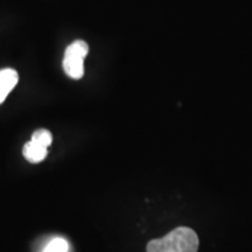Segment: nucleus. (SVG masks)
<instances>
[{
    "label": "nucleus",
    "instance_id": "nucleus-5",
    "mask_svg": "<svg viewBox=\"0 0 252 252\" xmlns=\"http://www.w3.org/2000/svg\"><path fill=\"white\" fill-rule=\"evenodd\" d=\"M33 141H36L43 146L49 147V145L52 144L53 141V135L48 130H45V128H40V130H36L32 134V139Z\"/></svg>",
    "mask_w": 252,
    "mask_h": 252
},
{
    "label": "nucleus",
    "instance_id": "nucleus-1",
    "mask_svg": "<svg viewBox=\"0 0 252 252\" xmlns=\"http://www.w3.org/2000/svg\"><path fill=\"white\" fill-rule=\"evenodd\" d=\"M198 237L193 229L179 226L165 237L147 244V252H197Z\"/></svg>",
    "mask_w": 252,
    "mask_h": 252
},
{
    "label": "nucleus",
    "instance_id": "nucleus-3",
    "mask_svg": "<svg viewBox=\"0 0 252 252\" xmlns=\"http://www.w3.org/2000/svg\"><path fill=\"white\" fill-rule=\"evenodd\" d=\"M19 75L14 69L7 68L0 70V104L8 96V94L18 84Z\"/></svg>",
    "mask_w": 252,
    "mask_h": 252
},
{
    "label": "nucleus",
    "instance_id": "nucleus-6",
    "mask_svg": "<svg viewBox=\"0 0 252 252\" xmlns=\"http://www.w3.org/2000/svg\"><path fill=\"white\" fill-rule=\"evenodd\" d=\"M68 243L63 238H54L50 243L47 245L43 252H67Z\"/></svg>",
    "mask_w": 252,
    "mask_h": 252
},
{
    "label": "nucleus",
    "instance_id": "nucleus-4",
    "mask_svg": "<svg viewBox=\"0 0 252 252\" xmlns=\"http://www.w3.org/2000/svg\"><path fill=\"white\" fill-rule=\"evenodd\" d=\"M23 153L28 161L32 163L41 162L47 157L48 153V147L43 146L36 141H28V143L24 146Z\"/></svg>",
    "mask_w": 252,
    "mask_h": 252
},
{
    "label": "nucleus",
    "instance_id": "nucleus-2",
    "mask_svg": "<svg viewBox=\"0 0 252 252\" xmlns=\"http://www.w3.org/2000/svg\"><path fill=\"white\" fill-rule=\"evenodd\" d=\"M89 53V46L86 41L76 40L65 49L63 58V69L72 80H80L84 75V59Z\"/></svg>",
    "mask_w": 252,
    "mask_h": 252
}]
</instances>
